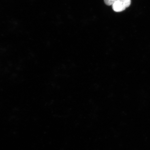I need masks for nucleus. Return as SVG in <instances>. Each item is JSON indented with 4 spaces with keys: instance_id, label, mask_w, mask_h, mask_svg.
I'll return each mask as SVG.
<instances>
[{
    "instance_id": "f257e3e1",
    "label": "nucleus",
    "mask_w": 150,
    "mask_h": 150,
    "mask_svg": "<svg viewBox=\"0 0 150 150\" xmlns=\"http://www.w3.org/2000/svg\"><path fill=\"white\" fill-rule=\"evenodd\" d=\"M131 4V0H116L112 5V8L115 12H121L130 6Z\"/></svg>"
},
{
    "instance_id": "f03ea898",
    "label": "nucleus",
    "mask_w": 150,
    "mask_h": 150,
    "mask_svg": "<svg viewBox=\"0 0 150 150\" xmlns=\"http://www.w3.org/2000/svg\"><path fill=\"white\" fill-rule=\"evenodd\" d=\"M116 0H104V3L107 5L112 6Z\"/></svg>"
}]
</instances>
